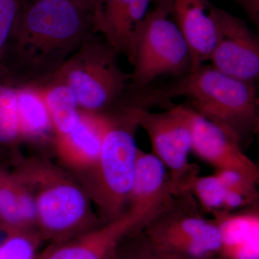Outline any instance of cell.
Returning <instances> with one entry per match:
<instances>
[{
	"label": "cell",
	"mask_w": 259,
	"mask_h": 259,
	"mask_svg": "<svg viewBox=\"0 0 259 259\" xmlns=\"http://www.w3.org/2000/svg\"><path fill=\"white\" fill-rule=\"evenodd\" d=\"M35 259H37V258H35Z\"/></svg>",
	"instance_id": "obj_28"
},
{
	"label": "cell",
	"mask_w": 259,
	"mask_h": 259,
	"mask_svg": "<svg viewBox=\"0 0 259 259\" xmlns=\"http://www.w3.org/2000/svg\"><path fill=\"white\" fill-rule=\"evenodd\" d=\"M14 172L33 197L36 230L42 240L62 243L101 226L88 192L52 163L26 160Z\"/></svg>",
	"instance_id": "obj_3"
},
{
	"label": "cell",
	"mask_w": 259,
	"mask_h": 259,
	"mask_svg": "<svg viewBox=\"0 0 259 259\" xmlns=\"http://www.w3.org/2000/svg\"><path fill=\"white\" fill-rule=\"evenodd\" d=\"M110 121L108 112L81 110L76 125L67 134L54 139L53 144L59 158L74 169L91 171L100 156Z\"/></svg>",
	"instance_id": "obj_15"
},
{
	"label": "cell",
	"mask_w": 259,
	"mask_h": 259,
	"mask_svg": "<svg viewBox=\"0 0 259 259\" xmlns=\"http://www.w3.org/2000/svg\"><path fill=\"white\" fill-rule=\"evenodd\" d=\"M131 86L146 89L158 77L185 76L192 69L190 47L180 29L158 8L148 11L135 35L128 59Z\"/></svg>",
	"instance_id": "obj_6"
},
{
	"label": "cell",
	"mask_w": 259,
	"mask_h": 259,
	"mask_svg": "<svg viewBox=\"0 0 259 259\" xmlns=\"http://www.w3.org/2000/svg\"><path fill=\"white\" fill-rule=\"evenodd\" d=\"M131 240L124 245L121 242L116 259H194L156 249L145 239L141 232L131 233Z\"/></svg>",
	"instance_id": "obj_23"
},
{
	"label": "cell",
	"mask_w": 259,
	"mask_h": 259,
	"mask_svg": "<svg viewBox=\"0 0 259 259\" xmlns=\"http://www.w3.org/2000/svg\"><path fill=\"white\" fill-rule=\"evenodd\" d=\"M192 151L215 171H236L258 184V166L245 154L240 141L196 113L192 126Z\"/></svg>",
	"instance_id": "obj_11"
},
{
	"label": "cell",
	"mask_w": 259,
	"mask_h": 259,
	"mask_svg": "<svg viewBox=\"0 0 259 259\" xmlns=\"http://www.w3.org/2000/svg\"><path fill=\"white\" fill-rule=\"evenodd\" d=\"M255 205L237 213L212 212L222 241L221 258L258 259L259 212Z\"/></svg>",
	"instance_id": "obj_16"
},
{
	"label": "cell",
	"mask_w": 259,
	"mask_h": 259,
	"mask_svg": "<svg viewBox=\"0 0 259 259\" xmlns=\"http://www.w3.org/2000/svg\"><path fill=\"white\" fill-rule=\"evenodd\" d=\"M16 232L18 231H14L0 223V245L3 244L7 240L9 239L10 237L15 234Z\"/></svg>",
	"instance_id": "obj_26"
},
{
	"label": "cell",
	"mask_w": 259,
	"mask_h": 259,
	"mask_svg": "<svg viewBox=\"0 0 259 259\" xmlns=\"http://www.w3.org/2000/svg\"><path fill=\"white\" fill-rule=\"evenodd\" d=\"M187 192L208 212L223 210L226 188L215 173L210 176L194 177Z\"/></svg>",
	"instance_id": "obj_21"
},
{
	"label": "cell",
	"mask_w": 259,
	"mask_h": 259,
	"mask_svg": "<svg viewBox=\"0 0 259 259\" xmlns=\"http://www.w3.org/2000/svg\"><path fill=\"white\" fill-rule=\"evenodd\" d=\"M18 85L11 73L0 64V155L15 152L22 143L17 110Z\"/></svg>",
	"instance_id": "obj_20"
},
{
	"label": "cell",
	"mask_w": 259,
	"mask_h": 259,
	"mask_svg": "<svg viewBox=\"0 0 259 259\" xmlns=\"http://www.w3.org/2000/svg\"><path fill=\"white\" fill-rule=\"evenodd\" d=\"M78 1L81 2V3L89 5V6L93 8V10H94V8H95V4L97 3V0H78Z\"/></svg>",
	"instance_id": "obj_27"
},
{
	"label": "cell",
	"mask_w": 259,
	"mask_h": 259,
	"mask_svg": "<svg viewBox=\"0 0 259 259\" xmlns=\"http://www.w3.org/2000/svg\"><path fill=\"white\" fill-rule=\"evenodd\" d=\"M36 84L47 105L55 137L69 133L77 123L81 110L72 90L64 83L47 79Z\"/></svg>",
	"instance_id": "obj_19"
},
{
	"label": "cell",
	"mask_w": 259,
	"mask_h": 259,
	"mask_svg": "<svg viewBox=\"0 0 259 259\" xmlns=\"http://www.w3.org/2000/svg\"><path fill=\"white\" fill-rule=\"evenodd\" d=\"M215 40L209 61L223 74L256 84L259 78V38L241 18L214 6Z\"/></svg>",
	"instance_id": "obj_9"
},
{
	"label": "cell",
	"mask_w": 259,
	"mask_h": 259,
	"mask_svg": "<svg viewBox=\"0 0 259 259\" xmlns=\"http://www.w3.org/2000/svg\"><path fill=\"white\" fill-rule=\"evenodd\" d=\"M193 197H177L175 203L141 231L156 249L194 259H216L221 249V233L214 220L202 217Z\"/></svg>",
	"instance_id": "obj_8"
},
{
	"label": "cell",
	"mask_w": 259,
	"mask_h": 259,
	"mask_svg": "<svg viewBox=\"0 0 259 259\" xmlns=\"http://www.w3.org/2000/svg\"><path fill=\"white\" fill-rule=\"evenodd\" d=\"M238 5L249 19L252 23L258 28L259 25V0H232Z\"/></svg>",
	"instance_id": "obj_25"
},
{
	"label": "cell",
	"mask_w": 259,
	"mask_h": 259,
	"mask_svg": "<svg viewBox=\"0 0 259 259\" xmlns=\"http://www.w3.org/2000/svg\"><path fill=\"white\" fill-rule=\"evenodd\" d=\"M19 130L22 142L44 143L55 139L47 105L36 84L19 83L17 95Z\"/></svg>",
	"instance_id": "obj_18"
},
{
	"label": "cell",
	"mask_w": 259,
	"mask_h": 259,
	"mask_svg": "<svg viewBox=\"0 0 259 259\" xmlns=\"http://www.w3.org/2000/svg\"><path fill=\"white\" fill-rule=\"evenodd\" d=\"M118 55L95 34L48 79L67 85L82 111L106 113L120 104L131 86V74L119 66Z\"/></svg>",
	"instance_id": "obj_5"
},
{
	"label": "cell",
	"mask_w": 259,
	"mask_h": 259,
	"mask_svg": "<svg viewBox=\"0 0 259 259\" xmlns=\"http://www.w3.org/2000/svg\"><path fill=\"white\" fill-rule=\"evenodd\" d=\"M20 4L21 0H0V64L4 57Z\"/></svg>",
	"instance_id": "obj_24"
},
{
	"label": "cell",
	"mask_w": 259,
	"mask_h": 259,
	"mask_svg": "<svg viewBox=\"0 0 259 259\" xmlns=\"http://www.w3.org/2000/svg\"><path fill=\"white\" fill-rule=\"evenodd\" d=\"M0 223L14 230L36 229L32 194L14 171L0 163Z\"/></svg>",
	"instance_id": "obj_17"
},
{
	"label": "cell",
	"mask_w": 259,
	"mask_h": 259,
	"mask_svg": "<svg viewBox=\"0 0 259 259\" xmlns=\"http://www.w3.org/2000/svg\"><path fill=\"white\" fill-rule=\"evenodd\" d=\"M154 8L164 12L176 24L190 47L192 70L209 61L215 40L209 0H153Z\"/></svg>",
	"instance_id": "obj_12"
},
{
	"label": "cell",
	"mask_w": 259,
	"mask_h": 259,
	"mask_svg": "<svg viewBox=\"0 0 259 259\" xmlns=\"http://www.w3.org/2000/svg\"><path fill=\"white\" fill-rule=\"evenodd\" d=\"M176 199L166 167L152 153L139 149L127 209L137 223V232L171 207Z\"/></svg>",
	"instance_id": "obj_10"
},
{
	"label": "cell",
	"mask_w": 259,
	"mask_h": 259,
	"mask_svg": "<svg viewBox=\"0 0 259 259\" xmlns=\"http://www.w3.org/2000/svg\"><path fill=\"white\" fill-rule=\"evenodd\" d=\"M136 105L126 103L139 127L147 134L153 154L166 167L174 194H188L191 181L199 175L198 166L189 162L195 113L185 105H174L161 112Z\"/></svg>",
	"instance_id": "obj_7"
},
{
	"label": "cell",
	"mask_w": 259,
	"mask_h": 259,
	"mask_svg": "<svg viewBox=\"0 0 259 259\" xmlns=\"http://www.w3.org/2000/svg\"><path fill=\"white\" fill-rule=\"evenodd\" d=\"M152 3L153 0H97L93 10L95 32L128 60L135 35Z\"/></svg>",
	"instance_id": "obj_14"
},
{
	"label": "cell",
	"mask_w": 259,
	"mask_h": 259,
	"mask_svg": "<svg viewBox=\"0 0 259 259\" xmlns=\"http://www.w3.org/2000/svg\"><path fill=\"white\" fill-rule=\"evenodd\" d=\"M97 34L93 10L78 0H21L1 64L21 83L50 78Z\"/></svg>",
	"instance_id": "obj_1"
},
{
	"label": "cell",
	"mask_w": 259,
	"mask_h": 259,
	"mask_svg": "<svg viewBox=\"0 0 259 259\" xmlns=\"http://www.w3.org/2000/svg\"><path fill=\"white\" fill-rule=\"evenodd\" d=\"M108 113L110 125L98 160L90 172L87 191L98 206L103 223L115 221L127 212L139 150L136 141L139 125L128 108L117 107Z\"/></svg>",
	"instance_id": "obj_4"
},
{
	"label": "cell",
	"mask_w": 259,
	"mask_h": 259,
	"mask_svg": "<svg viewBox=\"0 0 259 259\" xmlns=\"http://www.w3.org/2000/svg\"><path fill=\"white\" fill-rule=\"evenodd\" d=\"M136 231V221L126 212L69 241L52 243L37 259H116L121 242Z\"/></svg>",
	"instance_id": "obj_13"
},
{
	"label": "cell",
	"mask_w": 259,
	"mask_h": 259,
	"mask_svg": "<svg viewBox=\"0 0 259 259\" xmlns=\"http://www.w3.org/2000/svg\"><path fill=\"white\" fill-rule=\"evenodd\" d=\"M161 88L168 99H186V106L248 144L258 132L257 84L245 82L202 64Z\"/></svg>",
	"instance_id": "obj_2"
},
{
	"label": "cell",
	"mask_w": 259,
	"mask_h": 259,
	"mask_svg": "<svg viewBox=\"0 0 259 259\" xmlns=\"http://www.w3.org/2000/svg\"><path fill=\"white\" fill-rule=\"evenodd\" d=\"M42 241L36 229L16 232L0 245V259H35Z\"/></svg>",
	"instance_id": "obj_22"
}]
</instances>
